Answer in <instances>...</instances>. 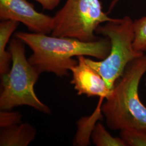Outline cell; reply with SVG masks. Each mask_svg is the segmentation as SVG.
Masks as SVG:
<instances>
[{
    "label": "cell",
    "instance_id": "8992f818",
    "mask_svg": "<svg viewBox=\"0 0 146 146\" xmlns=\"http://www.w3.org/2000/svg\"><path fill=\"white\" fill-rule=\"evenodd\" d=\"M0 19L22 23L34 33L48 35L53 29V17L38 12L27 0H0Z\"/></svg>",
    "mask_w": 146,
    "mask_h": 146
},
{
    "label": "cell",
    "instance_id": "3957f363",
    "mask_svg": "<svg viewBox=\"0 0 146 146\" xmlns=\"http://www.w3.org/2000/svg\"><path fill=\"white\" fill-rule=\"evenodd\" d=\"M25 44L15 36L9 42L11 67L8 73L1 75L0 109L9 110L17 106H27L50 114V109L35 94L34 86L41 73L27 58Z\"/></svg>",
    "mask_w": 146,
    "mask_h": 146
},
{
    "label": "cell",
    "instance_id": "9a60e30c",
    "mask_svg": "<svg viewBox=\"0 0 146 146\" xmlns=\"http://www.w3.org/2000/svg\"></svg>",
    "mask_w": 146,
    "mask_h": 146
},
{
    "label": "cell",
    "instance_id": "30bf717a",
    "mask_svg": "<svg viewBox=\"0 0 146 146\" xmlns=\"http://www.w3.org/2000/svg\"><path fill=\"white\" fill-rule=\"evenodd\" d=\"M90 137L95 146H126L121 137L113 136L100 122L96 123L92 131Z\"/></svg>",
    "mask_w": 146,
    "mask_h": 146
},
{
    "label": "cell",
    "instance_id": "9c48e42d",
    "mask_svg": "<svg viewBox=\"0 0 146 146\" xmlns=\"http://www.w3.org/2000/svg\"><path fill=\"white\" fill-rule=\"evenodd\" d=\"M19 22L14 20H2L0 23V74L1 75L10 70L12 61L11 52L6 50V47L11 36L15 31Z\"/></svg>",
    "mask_w": 146,
    "mask_h": 146
},
{
    "label": "cell",
    "instance_id": "ba28073f",
    "mask_svg": "<svg viewBox=\"0 0 146 146\" xmlns=\"http://www.w3.org/2000/svg\"><path fill=\"white\" fill-rule=\"evenodd\" d=\"M36 131L28 123H20L2 128L0 132V146H27L36 137Z\"/></svg>",
    "mask_w": 146,
    "mask_h": 146
},
{
    "label": "cell",
    "instance_id": "52a82bcc",
    "mask_svg": "<svg viewBox=\"0 0 146 146\" xmlns=\"http://www.w3.org/2000/svg\"><path fill=\"white\" fill-rule=\"evenodd\" d=\"M84 57L83 55L78 56V63L70 68V71L72 73L70 83L78 95L106 99L111 90L99 74L86 62Z\"/></svg>",
    "mask_w": 146,
    "mask_h": 146
},
{
    "label": "cell",
    "instance_id": "6da1fadb",
    "mask_svg": "<svg viewBox=\"0 0 146 146\" xmlns=\"http://www.w3.org/2000/svg\"><path fill=\"white\" fill-rule=\"evenodd\" d=\"M15 36L31 49L33 54L28 61L33 66L41 73H53L58 77L69 76L70 68L78 63L74 57L83 55L104 60L110 50V42L106 37L84 42L72 37L23 31L16 33Z\"/></svg>",
    "mask_w": 146,
    "mask_h": 146
},
{
    "label": "cell",
    "instance_id": "5bb4252c",
    "mask_svg": "<svg viewBox=\"0 0 146 146\" xmlns=\"http://www.w3.org/2000/svg\"><path fill=\"white\" fill-rule=\"evenodd\" d=\"M42 5L44 9L52 11L58 6L61 0H35Z\"/></svg>",
    "mask_w": 146,
    "mask_h": 146
},
{
    "label": "cell",
    "instance_id": "4fadbf2b",
    "mask_svg": "<svg viewBox=\"0 0 146 146\" xmlns=\"http://www.w3.org/2000/svg\"><path fill=\"white\" fill-rule=\"evenodd\" d=\"M22 115L18 111H9L1 110L0 111V127L4 128L21 123Z\"/></svg>",
    "mask_w": 146,
    "mask_h": 146
},
{
    "label": "cell",
    "instance_id": "8fae6325",
    "mask_svg": "<svg viewBox=\"0 0 146 146\" xmlns=\"http://www.w3.org/2000/svg\"><path fill=\"white\" fill-rule=\"evenodd\" d=\"M133 47L140 52H146V16L134 21Z\"/></svg>",
    "mask_w": 146,
    "mask_h": 146
},
{
    "label": "cell",
    "instance_id": "7c38bea8",
    "mask_svg": "<svg viewBox=\"0 0 146 146\" xmlns=\"http://www.w3.org/2000/svg\"><path fill=\"white\" fill-rule=\"evenodd\" d=\"M126 146H146V130L128 129L120 131Z\"/></svg>",
    "mask_w": 146,
    "mask_h": 146
},
{
    "label": "cell",
    "instance_id": "7a4b0ae2",
    "mask_svg": "<svg viewBox=\"0 0 146 146\" xmlns=\"http://www.w3.org/2000/svg\"><path fill=\"white\" fill-rule=\"evenodd\" d=\"M146 72V56L129 63L101 106L110 129L146 130V107L139 95L141 78Z\"/></svg>",
    "mask_w": 146,
    "mask_h": 146
},
{
    "label": "cell",
    "instance_id": "5b68a950",
    "mask_svg": "<svg viewBox=\"0 0 146 146\" xmlns=\"http://www.w3.org/2000/svg\"><path fill=\"white\" fill-rule=\"evenodd\" d=\"M114 19L104 13L100 0H67L53 17L52 35L94 41L99 38L97 28Z\"/></svg>",
    "mask_w": 146,
    "mask_h": 146
},
{
    "label": "cell",
    "instance_id": "277c9868",
    "mask_svg": "<svg viewBox=\"0 0 146 146\" xmlns=\"http://www.w3.org/2000/svg\"><path fill=\"white\" fill-rule=\"evenodd\" d=\"M134 21L128 16L114 19L100 25L96 34L109 38L110 50L108 55L101 61L84 57L86 62L103 78L108 88L112 90L117 80L123 74L128 64L143 56L144 52L135 50L133 47Z\"/></svg>",
    "mask_w": 146,
    "mask_h": 146
}]
</instances>
